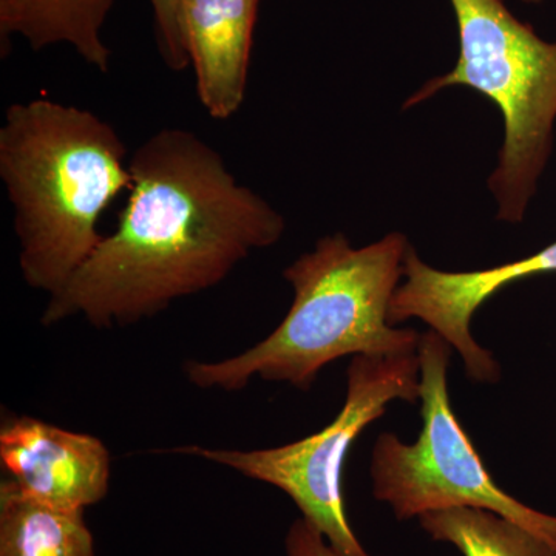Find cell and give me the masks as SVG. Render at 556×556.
<instances>
[{
  "mask_svg": "<svg viewBox=\"0 0 556 556\" xmlns=\"http://www.w3.org/2000/svg\"><path fill=\"white\" fill-rule=\"evenodd\" d=\"M0 556H94V541L84 511L47 506L3 479Z\"/></svg>",
  "mask_w": 556,
  "mask_h": 556,
  "instance_id": "11",
  "label": "cell"
},
{
  "mask_svg": "<svg viewBox=\"0 0 556 556\" xmlns=\"http://www.w3.org/2000/svg\"><path fill=\"white\" fill-rule=\"evenodd\" d=\"M450 3L459 33L455 68L424 84L404 109L453 86L492 101L504 118V142L489 189L497 201V219L521 223L554 150L556 42L540 38L503 0Z\"/></svg>",
  "mask_w": 556,
  "mask_h": 556,
  "instance_id": "4",
  "label": "cell"
},
{
  "mask_svg": "<svg viewBox=\"0 0 556 556\" xmlns=\"http://www.w3.org/2000/svg\"><path fill=\"white\" fill-rule=\"evenodd\" d=\"M115 0H0L2 50L21 36L31 50L67 43L87 64L110 72L112 51L102 28Z\"/></svg>",
  "mask_w": 556,
  "mask_h": 556,
  "instance_id": "10",
  "label": "cell"
},
{
  "mask_svg": "<svg viewBox=\"0 0 556 556\" xmlns=\"http://www.w3.org/2000/svg\"><path fill=\"white\" fill-rule=\"evenodd\" d=\"M258 0H178V24L197 93L214 119L232 118L247 98Z\"/></svg>",
  "mask_w": 556,
  "mask_h": 556,
  "instance_id": "9",
  "label": "cell"
},
{
  "mask_svg": "<svg viewBox=\"0 0 556 556\" xmlns=\"http://www.w3.org/2000/svg\"><path fill=\"white\" fill-rule=\"evenodd\" d=\"M522 2H526V3H541V2H546V0H522Z\"/></svg>",
  "mask_w": 556,
  "mask_h": 556,
  "instance_id": "15",
  "label": "cell"
},
{
  "mask_svg": "<svg viewBox=\"0 0 556 556\" xmlns=\"http://www.w3.org/2000/svg\"><path fill=\"white\" fill-rule=\"evenodd\" d=\"M0 179L13 206L22 277L49 298L93 254L104 239L102 212L131 186L115 127L90 110L47 98L5 110Z\"/></svg>",
  "mask_w": 556,
  "mask_h": 556,
  "instance_id": "2",
  "label": "cell"
},
{
  "mask_svg": "<svg viewBox=\"0 0 556 556\" xmlns=\"http://www.w3.org/2000/svg\"><path fill=\"white\" fill-rule=\"evenodd\" d=\"M161 60L172 72L189 67L188 51L178 24V0H150Z\"/></svg>",
  "mask_w": 556,
  "mask_h": 556,
  "instance_id": "13",
  "label": "cell"
},
{
  "mask_svg": "<svg viewBox=\"0 0 556 556\" xmlns=\"http://www.w3.org/2000/svg\"><path fill=\"white\" fill-rule=\"evenodd\" d=\"M287 556H343L320 530L305 518L292 522L287 536Z\"/></svg>",
  "mask_w": 556,
  "mask_h": 556,
  "instance_id": "14",
  "label": "cell"
},
{
  "mask_svg": "<svg viewBox=\"0 0 556 556\" xmlns=\"http://www.w3.org/2000/svg\"><path fill=\"white\" fill-rule=\"evenodd\" d=\"M0 464L22 493L47 506L84 511L108 496L110 453L104 442L36 417L3 420Z\"/></svg>",
  "mask_w": 556,
  "mask_h": 556,
  "instance_id": "8",
  "label": "cell"
},
{
  "mask_svg": "<svg viewBox=\"0 0 556 556\" xmlns=\"http://www.w3.org/2000/svg\"><path fill=\"white\" fill-rule=\"evenodd\" d=\"M420 416L415 444L380 434L372 450V495L401 521L428 511L477 507L495 511L556 547V517L519 503L496 485L450 404L452 345L430 329L420 336Z\"/></svg>",
  "mask_w": 556,
  "mask_h": 556,
  "instance_id": "6",
  "label": "cell"
},
{
  "mask_svg": "<svg viewBox=\"0 0 556 556\" xmlns=\"http://www.w3.org/2000/svg\"><path fill=\"white\" fill-rule=\"evenodd\" d=\"M408 249L399 232L364 248L324 237L283 270L294 302L268 338L223 361H189L186 378L201 390L240 391L257 378L305 391L338 358L417 353L415 329L388 320Z\"/></svg>",
  "mask_w": 556,
  "mask_h": 556,
  "instance_id": "3",
  "label": "cell"
},
{
  "mask_svg": "<svg viewBox=\"0 0 556 556\" xmlns=\"http://www.w3.org/2000/svg\"><path fill=\"white\" fill-rule=\"evenodd\" d=\"M552 273H556V241L530 257L471 273L431 268L409 247L404 260L405 281L391 299L388 320L394 327L409 318H420L460 354L468 378L496 383L500 365L490 351L471 338V317L485 300L508 285Z\"/></svg>",
  "mask_w": 556,
  "mask_h": 556,
  "instance_id": "7",
  "label": "cell"
},
{
  "mask_svg": "<svg viewBox=\"0 0 556 556\" xmlns=\"http://www.w3.org/2000/svg\"><path fill=\"white\" fill-rule=\"evenodd\" d=\"M420 399L417 353L397 356H354L348 367L346 401L324 430L281 447L260 450L181 445L172 448L230 468L254 481L287 493L303 518L343 556H371L358 543L345 510L343 470L348 453L369 424L386 415L393 401Z\"/></svg>",
  "mask_w": 556,
  "mask_h": 556,
  "instance_id": "5",
  "label": "cell"
},
{
  "mask_svg": "<svg viewBox=\"0 0 556 556\" xmlns=\"http://www.w3.org/2000/svg\"><path fill=\"white\" fill-rule=\"evenodd\" d=\"M419 521L433 540L453 544L464 556H556L544 538L485 508L428 511Z\"/></svg>",
  "mask_w": 556,
  "mask_h": 556,
  "instance_id": "12",
  "label": "cell"
},
{
  "mask_svg": "<svg viewBox=\"0 0 556 556\" xmlns=\"http://www.w3.org/2000/svg\"><path fill=\"white\" fill-rule=\"evenodd\" d=\"M118 226L43 309V327L83 317L130 327L178 300L218 287L255 251L283 237L285 218L236 178L217 149L169 127L129 160Z\"/></svg>",
  "mask_w": 556,
  "mask_h": 556,
  "instance_id": "1",
  "label": "cell"
}]
</instances>
